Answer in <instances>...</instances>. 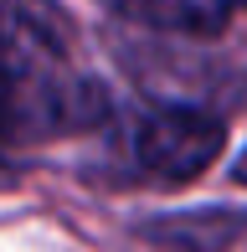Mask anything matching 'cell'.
Returning a JSON list of instances; mask_svg holds the SVG:
<instances>
[{
	"label": "cell",
	"instance_id": "1",
	"mask_svg": "<svg viewBox=\"0 0 247 252\" xmlns=\"http://www.w3.org/2000/svg\"><path fill=\"white\" fill-rule=\"evenodd\" d=\"M108 88L77 57L57 0H0V155L47 150L108 124Z\"/></svg>",
	"mask_w": 247,
	"mask_h": 252
},
{
	"label": "cell",
	"instance_id": "2",
	"mask_svg": "<svg viewBox=\"0 0 247 252\" xmlns=\"http://www.w3.org/2000/svg\"><path fill=\"white\" fill-rule=\"evenodd\" d=\"M227 144V119L211 108H185V103H150L139 119L124 129L119 159L129 186L175 190L206 175V165Z\"/></svg>",
	"mask_w": 247,
	"mask_h": 252
},
{
	"label": "cell",
	"instance_id": "3",
	"mask_svg": "<svg viewBox=\"0 0 247 252\" xmlns=\"http://www.w3.org/2000/svg\"><path fill=\"white\" fill-rule=\"evenodd\" d=\"M114 16H124L129 26L154 31V36H190V41H211L237 21V10L247 0H103Z\"/></svg>",
	"mask_w": 247,
	"mask_h": 252
},
{
	"label": "cell",
	"instance_id": "4",
	"mask_svg": "<svg viewBox=\"0 0 247 252\" xmlns=\"http://www.w3.org/2000/svg\"><path fill=\"white\" fill-rule=\"evenodd\" d=\"M237 180L247 186V150H242V159H237Z\"/></svg>",
	"mask_w": 247,
	"mask_h": 252
}]
</instances>
